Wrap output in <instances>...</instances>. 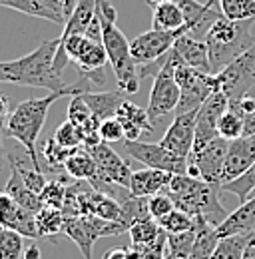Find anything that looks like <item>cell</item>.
I'll use <instances>...</instances> for the list:
<instances>
[{
	"instance_id": "cell-1",
	"label": "cell",
	"mask_w": 255,
	"mask_h": 259,
	"mask_svg": "<svg viewBox=\"0 0 255 259\" xmlns=\"http://www.w3.org/2000/svg\"><path fill=\"white\" fill-rule=\"evenodd\" d=\"M60 48V38L44 40L30 54L0 62V84H16L28 88H44L48 92L70 90L62 80V74L56 70L54 60Z\"/></svg>"
},
{
	"instance_id": "cell-2",
	"label": "cell",
	"mask_w": 255,
	"mask_h": 259,
	"mask_svg": "<svg viewBox=\"0 0 255 259\" xmlns=\"http://www.w3.org/2000/svg\"><path fill=\"white\" fill-rule=\"evenodd\" d=\"M90 90L86 84H82L78 80L76 86H72L70 90H64V92H50L48 96L44 98H30V100H24L20 102L8 116L6 120V138H12L16 140L24 152L30 156V160L34 162L36 167L42 169L40 160H38V148H36V142H38V136L46 124V118H48V112L52 108L54 102H58L64 96H76V94H82Z\"/></svg>"
},
{
	"instance_id": "cell-3",
	"label": "cell",
	"mask_w": 255,
	"mask_h": 259,
	"mask_svg": "<svg viewBox=\"0 0 255 259\" xmlns=\"http://www.w3.org/2000/svg\"><path fill=\"white\" fill-rule=\"evenodd\" d=\"M96 14L102 26V44L108 54V62L116 74L118 90L126 96H132L140 90V76H138V62L132 56L130 42L124 32L118 28V10L112 6L110 0H98Z\"/></svg>"
},
{
	"instance_id": "cell-4",
	"label": "cell",
	"mask_w": 255,
	"mask_h": 259,
	"mask_svg": "<svg viewBox=\"0 0 255 259\" xmlns=\"http://www.w3.org/2000/svg\"><path fill=\"white\" fill-rule=\"evenodd\" d=\"M165 194L172 197L178 209L190 215H201L214 227L222 226L223 220L229 215L222 205V186L218 184H207L188 174H174Z\"/></svg>"
},
{
	"instance_id": "cell-5",
	"label": "cell",
	"mask_w": 255,
	"mask_h": 259,
	"mask_svg": "<svg viewBox=\"0 0 255 259\" xmlns=\"http://www.w3.org/2000/svg\"><path fill=\"white\" fill-rule=\"evenodd\" d=\"M255 20H229L222 16L205 36L211 72L220 74L223 68L239 58L255 44V34L251 32Z\"/></svg>"
},
{
	"instance_id": "cell-6",
	"label": "cell",
	"mask_w": 255,
	"mask_h": 259,
	"mask_svg": "<svg viewBox=\"0 0 255 259\" xmlns=\"http://www.w3.org/2000/svg\"><path fill=\"white\" fill-rule=\"evenodd\" d=\"M124 231H130V226L122 220L118 222H106L94 215H76V218H66L64 220L62 233L68 235L80 249L84 259H92V247L96 239L100 237H112L120 235Z\"/></svg>"
},
{
	"instance_id": "cell-7",
	"label": "cell",
	"mask_w": 255,
	"mask_h": 259,
	"mask_svg": "<svg viewBox=\"0 0 255 259\" xmlns=\"http://www.w3.org/2000/svg\"><path fill=\"white\" fill-rule=\"evenodd\" d=\"M182 66L180 56L176 54V50H169L167 62L159 70V74L154 78V86L150 92V102H148V116L152 120V124L156 126L163 116H167L169 112H176L178 102H180V86L176 82V68Z\"/></svg>"
},
{
	"instance_id": "cell-8",
	"label": "cell",
	"mask_w": 255,
	"mask_h": 259,
	"mask_svg": "<svg viewBox=\"0 0 255 259\" xmlns=\"http://www.w3.org/2000/svg\"><path fill=\"white\" fill-rule=\"evenodd\" d=\"M176 82H178L180 92H182L178 108H176V116L199 110L207 98L220 90L216 74H203V72L193 70L190 66H178L176 68Z\"/></svg>"
},
{
	"instance_id": "cell-9",
	"label": "cell",
	"mask_w": 255,
	"mask_h": 259,
	"mask_svg": "<svg viewBox=\"0 0 255 259\" xmlns=\"http://www.w3.org/2000/svg\"><path fill=\"white\" fill-rule=\"evenodd\" d=\"M216 78L220 92H223L229 102L249 94L255 96V44L220 74H216Z\"/></svg>"
},
{
	"instance_id": "cell-10",
	"label": "cell",
	"mask_w": 255,
	"mask_h": 259,
	"mask_svg": "<svg viewBox=\"0 0 255 259\" xmlns=\"http://www.w3.org/2000/svg\"><path fill=\"white\" fill-rule=\"evenodd\" d=\"M229 142L218 136L216 140L207 142L201 148H193L188 158V176L203 180L207 184H218L222 186V174L225 156H227Z\"/></svg>"
},
{
	"instance_id": "cell-11",
	"label": "cell",
	"mask_w": 255,
	"mask_h": 259,
	"mask_svg": "<svg viewBox=\"0 0 255 259\" xmlns=\"http://www.w3.org/2000/svg\"><path fill=\"white\" fill-rule=\"evenodd\" d=\"M122 152L128 158L144 163L146 167L163 169L169 174H186L188 171V158H182L161 144H148V142H122Z\"/></svg>"
},
{
	"instance_id": "cell-12",
	"label": "cell",
	"mask_w": 255,
	"mask_h": 259,
	"mask_svg": "<svg viewBox=\"0 0 255 259\" xmlns=\"http://www.w3.org/2000/svg\"><path fill=\"white\" fill-rule=\"evenodd\" d=\"M184 34H190V24H186L180 30H154L152 28L148 32H142L130 42L132 56L138 62V66L150 64V62L158 60L161 56H165L174 48L178 38L184 36Z\"/></svg>"
},
{
	"instance_id": "cell-13",
	"label": "cell",
	"mask_w": 255,
	"mask_h": 259,
	"mask_svg": "<svg viewBox=\"0 0 255 259\" xmlns=\"http://www.w3.org/2000/svg\"><path fill=\"white\" fill-rule=\"evenodd\" d=\"M229 108V100L223 92H214L203 102V106L197 110V122H195V142L193 148H201L207 142L216 140L220 136L218 124L222 114Z\"/></svg>"
},
{
	"instance_id": "cell-14",
	"label": "cell",
	"mask_w": 255,
	"mask_h": 259,
	"mask_svg": "<svg viewBox=\"0 0 255 259\" xmlns=\"http://www.w3.org/2000/svg\"><path fill=\"white\" fill-rule=\"evenodd\" d=\"M186 24H190V36L197 40H205L211 26L223 16L220 0H207L205 4H199L197 0H178Z\"/></svg>"
},
{
	"instance_id": "cell-15",
	"label": "cell",
	"mask_w": 255,
	"mask_h": 259,
	"mask_svg": "<svg viewBox=\"0 0 255 259\" xmlns=\"http://www.w3.org/2000/svg\"><path fill=\"white\" fill-rule=\"evenodd\" d=\"M195 122H197V110L188 114H178L159 144L182 158H190L195 142Z\"/></svg>"
},
{
	"instance_id": "cell-16",
	"label": "cell",
	"mask_w": 255,
	"mask_h": 259,
	"mask_svg": "<svg viewBox=\"0 0 255 259\" xmlns=\"http://www.w3.org/2000/svg\"><path fill=\"white\" fill-rule=\"evenodd\" d=\"M255 163V136H241L233 142H229L227 156L223 163L222 186L227 182L237 180L243 176Z\"/></svg>"
},
{
	"instance_id": "cell-17",
	"label": "cell",
	"mask_w": 255,
	"mask_h": 259,
	"mask_svg": "<svg viewBox=\"0 0 255 259\" xmlns=\"http://www.w3.org/2000/svg\"><path fill=\"white\" fill-rule=\"evenodd\" d=\"M0 226L14 229L28 239H40L36 229V213L18 205L6 190H0Z\"/></svg>"
},
{
	"instance_id": "cell-18",
	"label": "cell",
	"mask_w": 255,
	"mask_h": 259,
	"mask_svg": "<svg viewBox=\"0 0 255 259\" xmlns=\"http://www.w3.org/2000/svg\"><path fill=\"white\" fill-rule=\"evenodd\" d=\"M174 50L180 56L182 66H190V68L199 70L203 74H214L205 40H197V38H191L190 34H184L174 44Z\"/></svg>"
},
{
	"instance_id": "cell-19",
	"label": "cell",
	"mask_w": 255,
	"mask_h": 259,
	"mask_svg": "<svg viewBox=\"0 0 255 259\" xmlns=\"http://www.w3.org/2000/svg\"><path fill=\"white\" fill-rule=\"evenodd\" d=\"M116 118L120 120V124L124 126V134H126L128 142H138L142 134H152L154 132V124L148 116L146 110H142L138 104H134L132 100H124L116 112Z\"/></svg>"
},
{
	"instance_id": "cell-20",
	"label": "cell",
	"mask_w": 255,
	"mask_h": 259,
	"mask_svg": "<svg viewBox=\"0 0 255 259\" xmlns=\"http://www.w3.org/2000/svg\"><path fill=\"white\" fill-rule=\"evenodd\" d=\"M172 178H174V174L163 171V169H154V167L132 171L130 194L138 195V197H152V195L163 194V190H167Z\"/></svg>"
},
{
	"instance_id": "cell-21",
	"label": "cell",
	"mask_w": 255,
	"mask_h": 259,
	"mask_svg": "<svg viewBox=\"0 0 255 259\" xmlns=\"http://www.w3.org/2000/svg\"><path fill=\"white\" fill-rule=\"evenodd\" d=\"M220 237L241 235V233H255V195L245 199L235 211H231L222 226L216 227Z\"/></svg>"
},
{
	"instance_id": "cell-22",
	"label": "cell",
	"mask_w": 255,
	"mask_h": 259,
	"mask_svg": "<svg viewBox=\"0 0 255 259\" xmlns=\"http://www.w3.org/2000/svg\"><path fill=\"white\" fill-rule=\"evenodd\" d=\"M82 98L86 100V104L92 110V116L98 124H102L108 118H116V112L120 108V104L126 100L124 92H92L86 90L82 92Z\"/></svg>"
},
{
	"instance_id": "cell-23",
	"label": "cell",
	"mask_w": 255,
	"mask_h": 259,
	"mask_svg": "<svg viewBox=\"0 0 255 259\" xmlns=\"http://www.w3.org/2000/svg\"><path fill=\"white\" fill-rule=\"evenodd\" d=\"M220 243V235L216 227L205 222L201 215H195V239L191 247L190 259H211Z\"/></svg>"
},
{
	"instance_id": "cell-24",
	"label": "cell",
	"mask_w": 255,
	"mask_h": 259,
	"mask_svg": "<svg viewBox=\"0 0 255 259\" xmlns=\"http://www.w3.org/2000/svg\"><path fill=\"white\" fill-rule=\"evenodd\" d=\"M152 28L154 30H180L186 26V16L178 2L159 0L152 4Z\"/></svg>"
},
{
	"instance_id": "cell-25",
	"label": "cell",
	"mask_w": 255,
	"mask_h": 259,
	"mask_svg": "<svg viewBox=\"0 0 255 259\" xmlns=\"http://www.w3.org/2000/svg\"><path fill=\"white\" fill-rule=\"evenodd\" d=\"M88 215H94L106 222H118L122 218V203L110 194L92 190L88 199Z\"/></svg>"
},
{
	"instance_id": "cell-26",
	"label": "cell",
	"mask_w": 255,
	"mask_h": 259,
	"mask_svg": "<svg viewBox=\"0 0 255 259\" xmlns=\"http://www.w3.org/2000/svg\"><path fill=\"white\" fill-rule=\"evenodd\" d=\"M64 174L72 180H82V182H92L96 178V162L94 158L84 150L78 148L70 154V158L64 163Z\"/></svg>"
},
{
	"instance_id": "cell-27",
	"label": "cell",
	"mask_w": 255,
	"mask_h": 259,
	"mask_svg": "<svg viewBox=\"0 0 255 259\" xmlns=\"http://www.w3.org/2000/svg\"><path fill=\"white\" fill-rule=\"evenodd\" d=\"M4 190L14 197V201L18 205H22L24 209H28L32 213H38L44 207L42 201H40V195H36L26 188V184L22 182V178H20V174L16 169H10V178H8L6 186H4Z\"/></svg>"
},
{
	"instance_id": "cell-28",
	"label": "cell",
	"mask_w": 255,
	"mask_h": 259,
	"mask_svg": "<svg viewBox=\"0 0 255 259\" xmlns=\"http://www.w3.org/2000/svg\"><path fill=\"white\" fill-rule=\"evenodd\" d=\"M96 4H98V0H78L72 16L64 24L62 36L86 34V30L90 28V24H92V20H94L96 16Z\"/></svg>"
},
{
	"instance_id": "cell-29",
	"label": "cell",
	"mask_w": 255,
	"mask_h": 259,
	"mask_svg": "<svg viewBox=\"0 0 255 259\" xmlns=\"http://www.w3.org/2000/svg\"><path fill=\"white\" fill-rule=\"evenodd\" d=\"M122 222L132 227L138 222L154 220L150 213V197H138V195H126L122 201Z\"/></svg>"
},
{
	"instance_id": "cell-30",
	"label": "cell",
	"mask_w": 255,
	"mask_h": 259,
	"mask_svg": "<svg viewBox=\"0 0 255 259\" xmlns=\"http://www.w3.org/2000/svg\"><path fill=\"white\" fill-rule=\"evenodd\" d=\"M253 233H241V235H229L220 237V243L214 251L211 259H243L245 247L249 243Z\"/></svg>"
},
{
	"instance_id": "cell-31",
	"label": "cell",
	"mask_w": 255,
	"mask_h": 259,
	"mask_svg": "<svg viewBox=\"0 0 255 259\" xmlns=\"http://www.w3.org/2000/svg\"><path fill=\"white\" fill-rule=\"evenodd\" d=\"M64 220H66V215L62 213V209L42 207V209L36 213L38 237H54V235L62 233Z\"/></svg>"
},
{
	"instance_id": "cell-32",
	"label": "cell",
	"mask_w": 255,
	"mask_h": 259,
	"mask_svg": "<svg viewBox=\"0 0 255 259\" xmlns=\"http://www.w3.org/2000/svg\"><path fill=\"white\" fill-rule=\"evenodd\" d=\"M0 259H24V235L0 226Z\"/></svg>"
},
{
	"instance_id": "cell-33",
	"label": "cell",
	"mask_w": 255,
	"mask_h": 259,
	"mask_svg": "<svg viewBox=\"0 0 255 259\" xmlns=\"http://www.w3.org/2000/svg\"><path fill=\"white\" fill-rule=\"evenodd\" d=\"M195 239V227L186 233H167V245H165V255L163 259H190L191 247Z\"/></svg>"
},
{
	"instance_id": "cell-34",
	"label": "cell",
	"mask_w": 255,
	"mask_h": 259,
	"mask_svg": "<svg viewBox=\"0 0 255 259\" xmlns=\"http://www.w3.org/2000/svg\"><path fill=\"white\" fill-rule=\"evenodd\" d=\"M222 192L235 195L241 203H243L245 199H249V197L255 194V163L247 169V171H245V174H243V176H239L237 180L223 184Z\"/></svg>"
},
{
	"instance_id": "cell-35",
	"label": "cell",
	"mask_w": 255,
	"mask_h": 259,
	"mask_svg": "<svg viewBox=\"0 0 255 259\" xmlns=\"http://www.w3.org/2000/svg\"><path fill=\"white\" fill-rule=\"evenodd\" d=\"M158 224L169 235L186 233V231H191L195 227V215H190V213H186V211H182V209L176 207L174 211H169L167 215H163Z\"/></svg>"
},
{
	"instance_id": "cell-36",
	"label": "cell",
	"mask_w": 255,
	"mask_h": 259,
	"mask_svg": "<svg viewBox=\"0 0 255 259\" xmlns=\"http://www.w3.org/2000/svg\"><path fill=\"white\" fill-rule=\"evenodd\" d=\"M161 227L156 220H144V222H138L130 227V237H132V245L134 247H140V245H150L152 241H156L159 235H161Z\"/></svg>"
},
{
	"instance_id": "cell-37",
	"label": "cell",
	"mask_w": 255,
	"mask_h": 259,
	"mask_svg": "<svg viewBox=\"0 0 255 259\" xmlns=\"http://www.w3.org/2000/svg\"><path fill=\"white\" fill-rule=\"evenodd\" d=\"M218 132H220V136H222L223 140H227V142H233V140L241 138V136H243V132H245L243 116H241L239 112H235V110L227 108V110L222 114V118H220Z\"/></svg>"
},
{
	"instance_id": "cell-38",
	"label": "cell",
	"mask_w": 255,
	"mask_h": 259,
	"mask_svg": "<svg viewBox=\"0 0 255 259\" xmlns=\"http://www.w3.org/2000/svg\"><path fill=\"white\" fill-rule=\"evenodd\" d=\"M74 150H78V148H74ZM74 150L62 148L60 144H56L54 138H48V140L44 142V146H42V156H44V160H46L48 167H50L52 171L62 174L64 163H66V160L70 158V154H72Z\"/></svg>"
},
{
	"instance_id": "cell-39",
	"label": "cell",
	"mask_w": 255,
	"mask_h": 259,
	"mask_svg": "<svg viewBox=\"0 0 255 259\" xmlns=\"http://www.w3.org/2000/svg\"><path fill=\"white\" fill-rule=\"evenodd\" d=\"M66 188H68V180L58 176L56 180L48 182L46 188L40 194V201L44 207H54V209H62L64 199H66Z\"/></svg>"
},
{
	"instance_id": "cell-40",
	"label": "cell",
	"mask_w": 255,
	"mask_h": 259,
	"mask_svg": "<svg viewBox=\"0 0 255 259\" xmlns=\"http://www.w3.org/2000/svg\"><path fill=\"white\" fill-rule=\"evenodd\" d=\"M220 6L229 20H255V0H220Z\"/></svg>"
},
{
	"instance_id": "cell-41",
	"label": "cell",
	"mask_w": 255,
	"mask_h": 259,
	"mask_svg": "<svg viewBox=\"0 0 255 259\" xmlns=\"http://www.w3.org/2000/svg\"><path fill=\"white\" fill-rule=\"evenodd\" d=\"M54 140L56 144H60L62 148H84V132L82 128H78L76 124H72L70 120H66L64 124H60L56 132H54Z\"/></svg>"
},
{
	"instance_id": "cell-42",
	"label": "cell",
	"mask_w": 255,
	"mask_h": 259,
	"mask_svg": "<svg viewBox=\"0 0 255 259\" xmlns=\"http://www.w3.org/2000/svg\"><path fill=\"white\" fill-rule=\"evenodd\" d=\"M100 134V140L106 142V144H122L126 140V134H124V126L120 124L118 118H108L100 124L98 128Z\"/></svg>"
},
{
	"instance_id": "cell-43",
	"label": "cell",
	"mask_w": 255,
	"mask_h": 259,
	"mask_svg": "<svg viewBox=\"0 0 255 259\" xmlns=\"http://www.w3.org/2000/svg\"><path fill=\"white\" fill-rule=\"evenodd\" d=\"M174 209H176V205H174L172 197L165 194V192L150 197V213H152V218H154L156 222H159L163 215H167V213L174 211Z\"/></svg>"
},
{
	"instance_id": "cell-44",
	"label": "cell",
	"mask_w": 255,
	"mask_h": 259,
	"mask_svg": "<svg viewBox=\"0 0 255 259\" xmlns=\"http://www.w3.org/2000/svg\"><path fill=\"white\" fill-rule=\"evenodd\" d=\"M102 259H136V251L134 247L128 245H118V247H110L104 251Z\"/></svg>"
},
{
	"instance_id": "cell-45",
	"label": "cell",
	"mask_w": 255,
	"mask_h": 259,
	"mask_svg": "<svg viewBox=\"0 0 255 259\" xmlns=\"http://www.w3.org/2000/svg\"><path fill=\"white\" fill-rule=\"evenodd\" d=\"M8 116H10V100L0 94V124H6Z\"/></svg>"
},
{
	"instance_id": "cell-46",
	"label": "cell",
	"mask_w": 255,
	"mask_h": 259,
	"mask_svg": "<svg viewBox=\"0 0 255 259\" xmlns=\"http://www.w3.org/2000/svg\"><path fill=\"white\" fill-rule=\"evenodd\" d=\"M24 259H42V253H40V247H38L36 239L24 249Z\"/></svg>"
},
{
	"instance_id": "cell-47",
	"label": "cell",
	"mask_w": 255,
	"mask_h": 259,
	"mask_svg": "<svg viewBox=\"0 0 255 259\" xmlns=\"http://www.w3.org/2000/svg\"><path fill=\"white\" fill-rule=\"evenodd\" d=\"M4 138H6V124H0V171L4 169Z\"/></svg>"
},
{
	"instance_id": "cell-48",
	"label": "cell",
	"mask_w": 255,
	"mask_h": 259,
	"mask_svg": "<svg viewBox=\"0 0 255 259\" xmlns=\"http://www.w3.org/2000/svg\"><path fill=\"white\" fill-rule=\"evenodd\" d=\"M243 259H255V233L251 235L247 247H245V253H243Z\"/></svg>"
},
{
	"instance_id": "cell-49",
	"label": "cell",
	"mask_w": 255,
	"mask_h": 259,
	"mask_svg": "<svg viewBox=\"0 0 255 259\" xmlns=\"http://www.w3.org/2000/svg\"><path fill=\"white\" fill-rule=\"evenodd\" d=\"M146 2H148V4H150V6H152V4H156V2H158V0H146Z\"/></svg>"
},
{
	"instance_id": "cell-50",
	"label": "cell",
	"mask_w": 255,
	"mask_h": 259,
	"mask_svg": "<svg viewBox=\"0 0 255 259\" xmlns=\"http://www.w3.org/2000/svg\"><path fill=\"white\" fill-rule=\"evenodd\" d=\"M159 2V0H158ZM163 2H178V0H163Z\"/></svg>"
}]
</instances>
